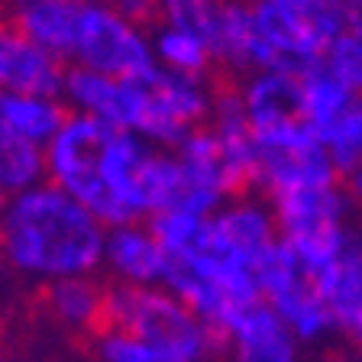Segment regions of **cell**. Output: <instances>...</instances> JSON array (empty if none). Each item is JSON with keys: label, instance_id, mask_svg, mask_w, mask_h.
<instances>
[{"label": "cell", "instance_id": "1", "mask_svg": "<svg viewBox=\"0 0 362 362\" xmlns=\"http://www.w3.org/2000/svg\"><path fill=\"white\" fill-rule=\"evenodd\" d=\"M107 233L104 220L52 181L10 194L0 214V246L10 272L39 288L90 279L104 269Z\"/></svg>", "mask_w": 362, "mask_h": 362}, {"label": "cell", "instance_id": "2", "mask_svg": "<svg viewBox=\"0 0 362 362\" xmlns=\"http://www.w3.org/2000/svg\"><path fill=\"white\" fill-rule=\"evenodd\" d=\"M156 149L143 136L90 113H71L45 146V175L107 226L146 217V168Z\"/></svg>", "mask_w": 362, "mask_h": 362}, {"label": "cell", "instance_id": "3", "mask_svg": "<svg viewBox=\"0 0 362 362\" xmlns=\"http://www.w3.org/2000/svg\"><path fill=\"white\" fill-rule=\"evenodd\" d=\"M107 327L152 339L185 362H214L220 356V333L165 285H113L107 294Z\"/></svg>", "mask_w": 362, "mask_h": 362}, {"label": "cell", "instance_id": "4", "mask_svg": "<svg viewBox=\"0 0 362 362\" xmlns=\"http://www.w3.org/2000/svg\"><path fill=\"white\" fill-rule=\"evenodd\" d=\"M272 214L279 220L281 243L314 275L327 269L353 243V236L343 226L346 204H343L337 185L272 191Z\"/></svg>", "mask_w": 362, "mask_h": 362}, {"label": "cell", "instance_id": "5", "mask_svg": "<svg viewBox=\"0 0 362 362\" xmlns=\"http://www.w3.org/2000/svg\"><path fill=\"white\" fill-rule=\"evenodd\" d=\"M243 100H246L249 127H252V136L262 152L324 146L317 127L310 123L301 75L262 71L249 81Z\"/></svg>", "mask_w": 362, "mask_h": 362}, {"label": "cell", "instance_id": "6", "mask_svg": "<svg viewBox=\"0 0 362 362\" xmlns=\"http://www.w3.org/2000/svg\"><path fill=\"white\" fill-rule=\"evenodd\" d=\"M259 294L301 343H320L337 327L317 285V275L285 243H279L259 269Z\"/></svg>", "mask_w": 362, "mask_h": 362}, {"label": "cell", "instance_id": "7", "mask_svg": "<svg viewBox=\"0 0 362 362\" xmlns=\"http://www.w3.org/2000/svg\"><path fill=\"white\" fill-rule=\"evenodd\" d=\"M75 59L90 71L110 78H143L156 68L152 49L139 36L136 23L98 4H84Z\"/></svg>", "mask_w": 362, "mask_h": 362}, {"label": "cell", "instance_id": "8", "mask_svg": "<svg viewBox=\"0 0 362 362\" xmlns=\"http://www.w3.org/2000/svg\"><path fill=\"white\" fill-rule=\"evenodd\" d=\"M301 346L294 330L262 298L240 308L220 327L223 362H301Z\"/></svg>", "mask_w": 362, "mask_h": 362}, {"label": "cell", "instance_id": "9", "mask_svg": "<svg viewBox=\"0 0 362 362\" xmlns=\"http://www.w3.org/2000/svg\"><path fill=\"white\" fill-rule=\"evenodd\" d=\"M211 223H214V236H217L220 246L256 272L262 269V262L281 243L275 214L246 194L233 197V201L223 204L220 211H214Z\"/></svg>", "mask_w": 362, "mask_h": 362}, {"label": "cell", "instance_id": "10", "mask_svg": "<svg viewBox=\"0 0 362 362\" xmlns=\"http://www.w3.org/2000/svg\"><path fill=\"white\" fill-rule=\"evenodd\" d=\"M104 269L110 272L113 285H129V288L165 285L168 252L162 249L158 236L152 233V226H143L139 220L110 226L104 249Z\"/></svg>", "mask_w": 362, "mask_h": 362}, {"label": "cell", "instance_id": "11", "mask_svg": "<svg viewBox=\"0 0 362 362\" xmlns=\"http://www.w3.org/2000/svg\"><path fill=\"white\" fill-rule=\"evenodd\" d=\"M81 13L78 0H10V30L55 59H75Z\"/></svg>", "mask_w": 362, "mask_h": 362}, {"label": "cell", "instance_id": "12", "mask_svg": "<svg viewBox=\"0 0 362 362\" xmlns=\"http://www.w3.org/2000/svg\"><path fill=\"white\" fill-rule=\"evenodd\" d=\"M107 294L110 288L90 279H68L45 288V314L68 333L94 337L107 327Z\"/></svg>", "mask_w": 362, "mask_h": 362}, {"label": "cell", "instance_id": "13", "mask_svg": "<svg viewBox=\"0 0 362 362\" xmlns=\"http://www.w3.org/2000/svg\"><path fill=\"white\" fill-rule=\"evenodd\" d=\"M317 285L339 330L353 337L362 327V243H349L327 269L317 272Z\"/></svg>", "mask_w": 362, "mask_h": 362}, {"label": "cell", "instance_id": "14", "mask_svg": "<svg viewBox=\"0 0 362 362\" xmlns=\"http://www.w3.org/2000/svg\"><path fill=\"white\" fill-rule=\"evenodd\" d=\"M333 181H337V162L324 146L262 152V185L269 194L285 188H320Z\"/></svg>", "mask_w": 362, "mask_h": 362}, {"label": "cell", "instance_id": "15", "mask_svg": "<svg viewBox=\"0 0 362 362\" xmlns=\"http://www.w3.org/2000/svg\"><path fill=\"white\" fill-rule=\"evenodd\" d=\"M71 113L55 98H36L20 90H0V120L36 146H49Z\"/></svg>", "mask_w": 362, "mask_h": 362}, {"label": "cell", "instance_id": "16", "mask_svg": "<svg viewBox=\"0 0 362 362\" xmlns=\"http://www.w3.org/2000/svg\"><path fill=\"white\" fill-rule=\"evenodd\" d=\"M162 16L172 30L197 36L214 59H223L226 45V0H162Z\"/></svg>", "mask_w": 362, "mask_h": 362}, {"label": "cell", "instance_id": "17", "mask_svg": "<svg viewBox=\"0 0 362 362\" xmlns=\"http://www.w3.org/2000/svg\"><path fill=\"white\" fill-rule=\"evenodd\" d=\"M45 175V152L42 146L30 143L26 136L10 129L0 120V188L7 194L26 191L39 185Z\"/></svg>", "mask_w": 362, "mask_h": 362}, {"label": "cell", "instance_id": "18", "mask_svg": "<svg viewBox=\"0 0 362 362\" xmlns=\"http://www.w3.org/2000/svg\"><path fill=\"white\" fill-rule=\"evenodd\" d=\"M90 356L94 362H185L172 349L158 346L152 339L133 337L117 327H104L90 337Z\"/></svg>", "mask_w": 362, "mask_h": 362}, {"label": "cell", "instance_id": "19", "mask_svg": "<svg viewBox=\"0 0 362 362\" xmlns=\"http://www.w3.org/2000/svg\"><path fill=\"white\" fill-rule=\"evenodd\" d=\"M324 149L337 162V168H359L362 162V100H353L337 120L324 129Z\"/></svg>", "mask_w": 362, "mask_h": 362}, {"label": "cell", "instance_id": "20", "mask_svg": "<svg viewBox=\"0 0 362 362\" xmlns=\"http://www.w3.org/2000/svg\"><path fill=\"white\" fill-rule=\"evenodd\" d=\"M156 52L158 59L165 62V68L172 71H181V75H194L201 78L207 68H211V49L201 42L197 36L185 30H165L158 33V42H156Z\"/></svg>", "mask_w": 362, "mask_h": 362}, {"label": "cell", "instance_id": "21", "mask_svg": "<svg viewBox=\"0 0 362 362\" xmlns=\"http://www.w3.org/2000/svg\"><path fill=\"white\" fill-rule=\"evenodd\" d=\"M327 68L353 90H362V33H343L327 52Z\"/></svg>", "mask_w": 362, "mask_h": 362}, {"label": "cell", "instance_id": "22", "mask_svg": "<svg viewBox=\"0 0 362 362\" xmlns=\"http://www.w3.org/2000/svg\"><path fill=\"white\" fill-rule=\"evenodd\" d=\"M113 4L117 13H123L129 23H146L162 13V0H113Z\"/></svg>", "mask_w": 362, "mask_h": 362}, {"label": "cell", "instance_id": "23", "mask_svg": "<svg viewBox=\"0 0 362 362\" xmlns=\"http://www.w3.org/2000/svg\"><path fill=\"white\" fill-rule=\"evenodd\" d=\"M320 362H362V349L359 346H330Z\"/></svg>", "mask_w": 362, "mask_h": 362}, {"label": "cell", "instance_id": "24", "mask_svg": "<svg viewBox=\"0 0 362 362\" xmlns=\"http://www.w3.org/2000/svg\"><path fill=\"white\" fill-rule=\"evenodd\" d=\"M7 65H10V30H0V88L7 84Z\"/></svg>", "mask_w": 362, "mask_h": 362}, {"label": "cell", "instance_id": "25", "mask_svg": "<svg viewBox=\"0 0 362 362\" xmlns=\"http://www.w3.org/2000/svg\"><path fill=\"white\" fill-rule=\"evenodd\" d=\"M10 275H13V272H10V265H7V256H4V246H0V291L7 288V279H10Z\"/></svg>", "mask_w": 362, "mask_h": 362}, {"label": "cell", "instance_id": "26", "mask_svg": "<svg viewBox=\"0 0 362 362\" xmlns=\"http://www.w3.org/2000/svg\"><path fill=\"white\" fill-rule=\"evenodd\" d=\"M353 188H356V194H359V201H362V165L353 172Z\"/></svg>", "mask_w": 362, "mask_h": 362}, {"label": "cell", "instance_id": "27", "mask_svg": "<svg viewBox=\"0 0 362 362\" xmlns=\"http://www.w3.org/2000/svg\"><path fill=\"white\" fill-rule=\"evenodd\" d=\"M7 197H10V194H7L4 188H0V214H4V207H7Z\"/></svg>", "mask_w": 362, "mask_h": 362}, {"label": "cell", "instance_id": "28", "mask_svg": "<svg viewBox=\"0 0 362 362\" xmlns=\"http://www.w3.org/2000/svg\"><path fill=\"white\" fill-rule=\"evenodd\" d=\"M353 343H356V346H359V349H362V327H359V330H356V333H353Z\"/></svg>", "mask_w": 362, "mask_h": 362}, {"label": "cell", "instance_id": "29", "mask_svg": "<svg viewBox=\"0 0 362 362\" xmlns=\"http://www.w3.org/2000/svg\"><path fill=\"white\" fill-rule=\"evenodd\" d=\"M0 339H4V317H0Z\"/></svg>", "mask_w": 362, "mask_h": 362}, {"label": "cell", "instance_id": "30", "mask_svg": "<svg viewBox=\"0 0 362 362\" xmlns=\"http://www.w3.org/2000/svg\"><path fill=\"white\" fill-rule=\"evenodd\" d=\"M0 362H10V359H7V356H0Z\"/></svg>", "mask_w": 362, "mask_h": 362}]
</instances>
